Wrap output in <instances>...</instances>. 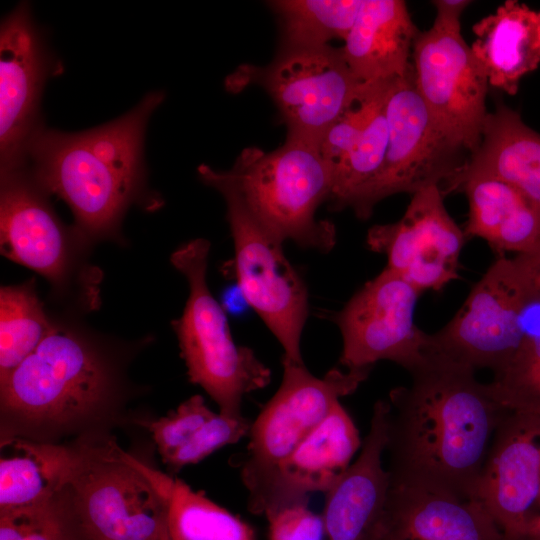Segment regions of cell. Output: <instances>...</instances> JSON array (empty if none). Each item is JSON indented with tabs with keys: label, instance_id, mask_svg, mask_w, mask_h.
I'll list each match as a JSON object with an SVG mask.
<instances>
[{
	"label": "cell",
	"instance_id": "cell-25",
	"mask_svg": "<svg viewBox=\"0 0 540 540\" xmlns=\"http://www.w3.org/2000/svg\"><path fill=\"white\" fill-rule=\"evenodd\" d=\"M469 211L466 239L480 238L499 256L531 249L540 240V205L514 186L489 176L463 180Z\"/></svg>",
	"mask_w": 540,
	"mask_h": 540
},
{
	"label": "cell",
	"instance_id": "cell-20",
	"mask_svg": "<svg viewBox=\"0 0 540 540\" xmlns=\"http://www.w3.org/2000/svg\"><path fill=\"white\" fill-rule=\"evenodd\" d=\"M362 446L359 431L341 402L282 461L258 515L308 503V495L326 493L347 471Z\"/></svg>",
	"mask_w": 540,
	"mask_h": 540
},
{
	"label": "cell",
	"instance_id": "cell-9",
	"mask_svg": "<svg viewBox=\"0 0 540 540\" xmlns=\"http://www.w3.org/2000/svg\"><path fill=\"white\" fill-rule=\"evenodd\" d=\"M229 89L260 85L272 98L287 134L320 142L325 132L360 96V82L341 48L277 52L266 66L243 65L228 78Z\"/></svg>",
	"mask_w": 540,
	"mask_h": 540
},
{
	"label": "cell",
	"instance_id": "cell-19",
	"mask_svg": "<svg viewBox=\"0 0 540 540\" xmlns=\"http://www.w3.org/2000/svg\"><path fill=\"white\" fill-rule=\"evenodd\" d=\"M390 404L378 400L357 459L325 493V540H370L381 518L390 484L383 466Z\"/></svg>",
	"mask_w": 540,
	"mask_h": 540
},
{
	"label": "cell",
	"instance_id": "cell-34",
	"mask_svg": "<svg viewBox=\"0 0 540 540\" xmlns=\"http://www.w3.org/2000/svg\"><path fill=\"white\" fill-rule=\"evenodd\" d=\"M269 540H325L322 515L308 503L280 508L265 515Z\"/></svg>",
	"mask_w": 540,
	"mask_h": 540
},
{
	"label": "cell",
	"instance_id": "cell-28",
	"mask_svg": "<svg viewBox=\"0 0 540 540\" xmlns=\"http://www.w3.org/2000/svg\"><path fill=\"white\" fill-rule=\"evenodd\" d=\"M362 0H274L268 6L279 24L277 52L318 48L343 41L357 18Z\"/></svg>",
	"mask_w": 540,
	"mask_h": 540
},
{
	"label": "cell",
	"instance_id": "cell-15",
	"mask_svg": "<svg viewBox=\"0 0 540 540\" xmlns=\"http://www.w3.org/2000/svg\"><path fill=\"white\" fill-rule=\"evenodd\" d=\"M22 2L0 29V171L24 165L26 148L43 126L40 102L45 83L59 69Z\"/></svg>",
	"mask_w": 540,
	"mask_h": 540
},
{
	"label": "cell",
	"instance_id": "cell-24",
	"mask_svg": "<svg viewBox=\"0 0 540 540\" xmlns=\"http://www.w3.org/2000/svg\"><path fill=\"white\" fill-rule=\"evenodd\" d=\"M81 449L17 435L0 445V513L40 505L70 487Z\"/></svg>",
	"mask_w": 540,
	"mask_h": 540
},
{
	"label": "cell",
	"instance_id": "cell-1",
	"mask_svg": "<svg viewBox=\"0 0 540 540\" xmlns=\"http://www.w3.org/2000/svg\"><path fill=\"white\" fill-rule=\"evenodd\" d=\"M409 386L389 393L390 479L472 498L495 431L509 411L475 371L427 353Z\"/></svg>",
	"mask_w": 540,
	"mask_h": 540
},
{
	"label": "cell",
	"instance_id": "cell-18",
	"mask_svg": "<svg viewBox=\"0 0 540 540\" xmlns=\"http://www.w3.org/2000/svg\"><path fill=\"white\" fill-rule=\"evenodd\" d=\"M370 540H505L475 499L390 479L386 503Z\"/></svg>",
	"mask_w": 540,
	"mask_h": 540
},
{
	"label": "cell",
	"instance_id": "cell-32",
	"mask_svg": "<svg viewBox=\"0 0 540 540\" xmlns=\"http://www.w3.org/2000/svg\"><path fill=\"white\" fill-rule=\"evenodd\" d=\"M201 395H193L175 411L157 420L144 422L165 463L214 415Z\"/></svg>",
	"mask_w": 540,
	"mask_h": 540
},
{
	"label": "cell",
	"instance_id": "cell-36",
	"mask_svg": "<svg viewBox=\"0 0 540 540\" xmlns=\"http://www.w3.org/2000/svg\"><path fill=\"white\" fill-rule=\"evenodd\" d=\"M470 1L466 0H436L432 4L436 8L433 26L444 29H461L460 18Z\"/></svg>",
	"mask_w": 540,
	"mask_h": 540
},
{
	"label": "cell",
	"instance_id": "cell-31",
	"mask_svg": "<svg viewBox=\"0 0 540 540\" xmlns=\"http://www.w3.org/2000/svg\"><path fill=\"white\" fill-rule=\"evenodd\" d=\"M488 384L507 410L540 413V332L528 335Z\"/></svg>",
	"mask_w": 540,
	"mask_h": 540
},
{
	"label": "cell",
	"instance_id": "cell-35",
	"mask_svg": "<svg viewBox=\"0 0 540 540\" xmlns=\"http://www.w3.org/2000/svg\"><path fill=\"white\" fill-rule=\"evenodd\" d=\"M511 259L530 296L540 304V240Z\"/></svg>",
	"mask_w": 540,
	"mask_h": 540
},
{
	"label": "cell",
	"instance_id": "cell-16",
	"mask_svg": "<svg viewBox=\"0 0 540 540\" xmlns=\"http://www.w3.org/2000/svg\"><path fill=\"white\" fill-rule=\"evenodd\" d=\"M540 493V413L508 411L472 494L505 540H525Z\"/></svg>",
	"mask_w": 540,
	"mask_h": 540
},
{
	"label": "cell",
	"instance_id": "cell-14",
	"mask_svg": "<svg viewBox=\"0 0 540 540\" xmlns=\"http://www.w3.org/2000/svg\"><path fill=\"white\" fill-rule=\"evenodd\" d=\"M438 185L412 194L396 222L372 226L366 237L371 251L387 257L390 269L420 293L439 291L458 277L464 231L445 208Z\"/></svg>",
	"mask_w": 540,
	"mask_h": 540
},
{
	"label": "cell",
	"instance_id": "cell-10",
	"mask_svg": "<svg viewBox=\"0 0 540 540\" xmlns=\"http://www.w3.org/2000/svg\"><path fill=\"white\" fill-rule=\"evenodd\" d=\"M532 299L516 268L499 256L472 287L455 316L429 334L427 352L474 371L500 370L530 335L524 326Z\"/></svg>",
	"mask_w": 540,
	"mask_h": 540
},
{
	"label": "cell",
	"instance_id": "cell-2",
	"mask_svg": "<svg viewBox=\"0 0 540 540\" xmlns=\"http://www.w3.org/2000/svg\"><path fill=\"white\" fill-rule=\"evenodd\" d=\"M165 94H146L129 112L95 128L67 133L42 126L24 165L48 193L71 209L82 240L114 233L145 184L144 136Z\"/></svg>",
	"mask_w": 540,
	"mask_h": 540
},
{
	"label": "cell",
	"instance_id": "cell-38",
	"mask_svg": "<svg viewBox=\"0 0 540 540\" xmlns=\"http://www.w3.org/2000/svg\"><path fill=\"white\" fill-rule=\"evenodd\" d=\"M525 540H540V493L536 501L533 516Z\"/></svg>",
	"mask_w": 540,
	"mask_h": 540
},
{
	"label": "cell",
	"instance_id": "cell-22",
	"mask_svg": "<svg viewBox=\"0 0 540 540\" xmlns=\"http://www.w3.org/2000/svg\"><path fill=\"white\" fill-rule=\"evenodd\" d=\"M473 176H489L514 186L540 205V134L504 104L488 112L481 141L459 172L444 186L443 194L456 191Z\"/></svg>",
	"mask_w": 540,
	"mask_h": 540
},
{
	"label": "cell",
	"instance_id": "cell-23",
	"mask_svg": "<svg viewBox=\"0 0 540 540\" xmlns=\"http://www.w3.org/2000/svg\"><path fill=\"white\" fill-rule=\"evenodd\" d=\"M471 50L488 83L515 95L520 80L540 64V10L507 0L472 27Z\"/></svg>",
	"mask_w": 540,
	"mask_h": 540
},
{
	"label": "cell",
	"instance_id": "cell-29",
	"mask_svg": "<svg viewBox=\"0 0 540 540\" xmlns=\"http://www.w3.org/2000/svg\"><path fill=\"white\" fill-rule=\"evenodd\" d=\"M58 327L47 316L29 282L0 292V382H3Z\"/></svg>",
	"mask_w": 540,
	"mask_h": 540
},
{
	"label": "cell",
	"instance_id": "cell-12",
	"mask_svg": "<svg viewBox=\"0 0 540 540\" xmlns=\"http://www.w3.org/2000/svg\"><path fill=\"white\" fill-rule=\"evenodd\" d=\"M461 29L419 32L411 64L416 89L445 135L473 152L481 141L488 78Z\"/></svg>",
	"mask_w": 540,
	"mask_h": 540
},
{
	"label": "cell",
	"instance_id": "cell-7",
	"mask_svg": "<svg viewBox=\"0 0 540 540\" xmlns=\"http://www.w3.org/2000/svg\"><path fill=\"white\" fill-rule=\"evenodd\" d=\"M281 384L249 430L240 476L248 509L258 514L279 464L330 413L342 397L355 392L370 370L332 368L316 377L304 364L282 358Z\"/></svg>",
	"mask_w": 540,
	"mask_h": 540
},
{
	"label": "cell",
	"instance_id": "cell-27",
	"mask_svg": "<svg viewBox=\"0 0 540 540\" xmlns=\"http://www.w3.org/2000/svg\"><path fill=\"white\" fill-rule=\"evenodd\" d=\"M139 465L166 501L169 531L182 540H255L249 524L202 493L140 461Z\"/></svg>",
	"mask_w": 540,
	"mask_h": 540
},
{
	"label": "cell",
	"instance_id": "cell-3",
	"mask_svg": "<svg viewBox=\"0 0 540 540\" xmlns=\"http://www.w3.org/2000/svg\"><path fill=\"white\" fill-rule=\"evenodd\" d=\"M113 384L95 346L58 327L0 382L1 415L21 430H69L103 412Z\"/></svg>",
	"mask_w": 540,
	"mask_h": 540
},
{
	"label": "cell",
	"instance_id": "cell-21",
	"mask_svg": "<svg viewBox=\"0 0 540 540\" xmlns=\"http://www.w3.org/2000/svg\"><path fill=\"white\" fill-rule=\"evenodd\" d=\"M418 34L404 1L362 0L341 51L360 82L389 81L410 70Z\"/></svg>",
	"mask_w": 540,
	"mask_h": 540
},
{
	"label": "cell",
	"instance_id": "cell-4",
	"mask_svg": "<svg viewBox=\"0 0 540 540\" xmlns=\"http://www.w3.org/2000/svg\"><path fill=\"white\" fill-rule=\"evenodd\" d=\"M217 171L280 241L292 240L321 252L334 247V225L315 218L317 208L329 201L333 186L332 165L318 142L287 134L277 149L245 148L231 169Z\"/></svg>",
	"mask_w": 540,
	"mask_h": 540
},
{
	"label": "cell",
	"instance_id": "cell-11",
	"mask_svg": "<svg viewBox=\"0 0 540 540\" xmlns=\"http://www.w3.org/2000/svg\"><path fill=\"white\" fill-rule=\"evenodd\" d=\"M420 294L388 268L368 281L335 316L343 340L340 363L347 370H370L380 360L409 373L419 368L428 343L414 320Z\"/></svg>",
	"mask_w": 540,
	"mask_h": 540
},
{
	"label": "cell",
	"instance_id": "cell-33",
	"mask_svg": "<svg viewBox=\"0 0 540 540\" xmlns=\"http://www.w3.org/2000/svg\"><path fill=\"white\" fill-rule=\"evenodd\" d=\"M251 422L241 416L214 414L165 463L176 470L197 464L216 450L240 441L249 434Z\"/></svg>",
	"mask_w": 540,
	"mask_h": 540
},
{
	"label": "cell",
	"instance_id": "cell-17",
	"mask_svg": "<svg viewBox=\"0 0 540 540\" xmlns=\"http://www.w3.org/2000/svg\"><path fill=\"white\" fill-rule=\"evenodd\" d=\"M0 189L1 252L63 288L73 271L76 240L58 218L48 193L25 165L3 170Z\"/></svg>",
	"mask_w": 540,
	"mask_h": 540
},
{
	"label": "cell",
	"instance_id": "cell-8",
	"mask_svg": "<svg viewBox=\"0 0 540 540\" xmlns=\"http://www.w3.org/2000/svg\"><path fill=\"white\" fill-rule=\"evenodd\" d=\"M72 505L89 540H171L164 498L139 461L114 444L80 448Z\"/></svg>",
	"mask_w": 540,
	"mask_h": 540
},
{
	"label": "cell",
	"instance_id": "cell-30",
	"mask_svg": "<svg viewBox=\"0 0 540 540\" xmlns=\"http://www.w3.org/2000/svg\"><path fill=\"white\" fill-rule=\"evenodd\" d=\"M62 493L40 505L0 513V540H89L71 496L64 499Z\"/></svg>",
	"mask_w": 540,
	"mask_h": 540
},
{
	"label": "cell",
	"instance_id": "cell-6",
	"mask_svg": "<svg viewBox=\"0 0 540 540\" xmlns=\"http://www.w3.org/2000/svg\"><path fill=\"white\" fill-rule=\"evenodd\" d=\"M198 175L206 185L218 190L226 202L237 284L249 306L281 344L283 358L304 364L301 338L308 316L307 290L286 258L283 242L256 219L217 170L202 164Z\"/></svg>",
	"mask_w": 540,
	"mask_h": 540
},
{
	"label": "cell",
	"instance_id": "cell-5",
	"mask_svg": "<svg viewBox=\"0 0 540 540\" xmlns=\"http://www.w3.org/2000/svg\"><path fill=\"white\" fill-rule=\"evenodd\" d=\"M209 249L210 243L198 238L172 254L189 286L184 312L173 327L190 381L207 392L220 413L241 416L243 398L266 387L271 371L251 349L234 342L224 308L208 288Z\"/></svg>",
	"mask_w": 540,
	"mask_h": 540
},
{
	"label": "cell",
	"instance_id": "cell-13",
	"mask_svg": "<svg viewBox=\"0 0 540 540\" xmlns=\"http://www.w3.org/2000/svg\"><path fill=\"white\" fill-rule=\"evenodd\" d=\"M385 111L389 140L376 203L397 193L445 186L465 164L467 158L461 156L465 150L435 121L416 89L412 64L405 75L390 82Z\"/></svg>",
	"mask_w": 540,
	"mask_h": 540
},
{
	"label": "cell",
	"instance_id": "cell-26",
	"mask_svg": "<svg viewBox=\"0 0 540 540\" xmlns=\"http://www.w3.org/2000/svg\"><path fill=\"white\" fill-rule=\"evenodd\" d=\"M389 85L377 101L355 144L333 166V186L329 198L331 208H351L362 220L371 216L377 204L376 190L389 140L385 111Z\"/></svg>",
	"mask_w": 540,
	"mask_h": 540
},
{
	"label": "cell",
	"instance_id": "cell-37",
	"mask_svg": "<svg viewBox=\"0 0 540 540\" xmlns=\"http://www.w3.org/2000/svg\"><path fill=\"white\" fill-rule=\"evenodd\" d=\"M244 305L249 304L238 284L236 287L228 288L223 295V306L228 311L238 314L244 310Z\"/></svg>",
	"mask_w": 540,
	"mask_h": 540
},
{
	"label": "cell",
	"instance_id": "cell-39",
	"mask_svg": "<svg viewBox=\"0 0 540 540\" xmlns=\"http://www.w3.org/2000/svg\"><path fill=\"white\" fill-rule=\"evenodd\" d=\"M170 533V539L171 540H182L180 537H178L176 534H174L173 532L169 531Z\"/></svg>",
	"mask_w": 540,
	"mask_h": 540
}]
</instances>
